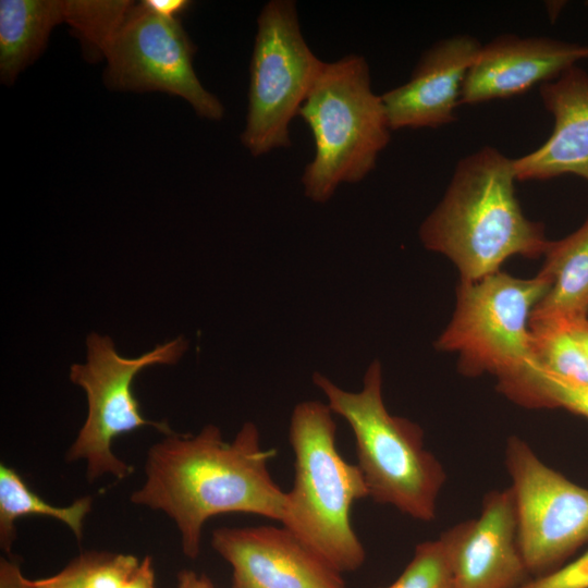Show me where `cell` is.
Here are the masks:
<instances>
[{"label": "cell", "instance_id": "obj_1", "mask_svg": "<svg viewBox=\"0 0 588 588\" xmlns=\"http://www.w3.org/2000/svg\"><path fill=\"white\" fill-rule=\"evenodd\" d=\"M257 426L245 422L231 442L205 426L196 436L170 433L148 453L146 481L131 500L161 510L176 524L186 556L200 550L204 524L226 513L255 514L282 523L286 492L273 480Z\"/></svg>", "mask_w": 588, "mask_h": 588}, {"label": "cell", "instance_id": "obj_2", "mask_svg": "<svg viewBox=\"0 0 588 588\" xmlns=\"http://www.w3.org/2000/svg\"><path fill=\"white\" fill-rule=\"evenodd\" d=\"M515 181L513 159L485 146L458 161L443 198L421 224L425 247L448 257L461 282L495 273L515 255H544L551 241L541 222L523 213Z\"/></svg>", "mask_w": 588, "mask_h": 588}, {"label": "cell", "instance_id": "obj_3", "mask_svg": "<svg viewBox=\"0 0 588 588\" xmlns=\"http://www.w3.org/2000/svg\"><path fill=\"white\" fill-rule=\"evenodd\" d=\"M332 411L319 401L298 403L291 415L294 481L282 525L340 573L358 569L366 552L351 524V507L369 497L359 467L336 449Z\"/></svg>", "mask_w": 588, "mask_h": 588}, {"label": "cell", "instance_id": "obj_4", "mask_svg": "<svg viewBox=\"0 0 588 588\" xmlns=\"http://www.w3.org/2000/svg\"><path fill=\"white\" fill-rule=\"evenodd\" d=\"M313 382L332 413L346 420L353 431L357 466L369 497L414 519L432 522L446 474L425 448L422 429L387 409L381 363H370L358 392L345 391L319 372L314 373Z\"/></svg>", "mask_w": 588, "mask_h": 588}, {"label": "cell", "instance_id": "obj_5", "mask_svg": "<svg viewBox=\"0 0 588 588\" xmlns=\"http://www.w3.org/2000/svg\"><path fill=\"white\" fill-rule=\"evenodd\" d=\"M550 285L541 272L519 279L498 271L460 282L455 311L436 347L456 353L463 375H493L502 394L532 408L537 365L529 320Z\"/></svg>", "mask_w": 588, "mask_h": 588}, {"label": "cell", "instance_id": "obj_6", "mask_svg": "<svg viewBox=\"0 0 588 588\" xmlns=\"http://www.w3.org/2000/svg\"><path fill=\"white\" fill-rule=\"evenodd\" d=\"M298 115L315 140V157L302 176L305 195L315 203L329 200L342 183L365 179L390 142L382 98L371 89L362 56L324 63Z\"/></svg>", "mask_w": 588, "mask_h": 588}, {"label": "cell", "instance_id": "obj_7", "mask_svg": "<svg viewBox=\"0 0 588 588\" xmlns=\"http://www.w3.org/2000/svg\"><path fill=\"white\" fill-rule=\"evenodd\" d=\"M323 64L302 35L295 3L269 1L257 20L246 125L241 135L253 156L291 144L290 123Z\"/></svg>", "mask_w": 588, "mask_h": 588}, {"label": "cell", "instance_id": "obj_8", "mask_svg": "<svg viewBox=\"0 0 588 588\" xmlns=\"http://www.w3.org/2000/svg\"><path fill=\"white\" fill-rule=\"evenodd\" d=\"M186 348V341L179 336L137 358H124L109 336L88 335L87 363L73 364L70 371L71 381L87 394L88 414L66 460L85 458L89 480L107 473L123 479L133 471L132 466L112 453L111 443L118 436L144 426L155 427L167 436L172 433L167 424L143 418L132 382L146 367L175 364Z\"/></svg>", "mask_w": 588, "mask_h": 588}, {"label": "cell", "instance_id": "obj_9", "mask_svg": "<svg viewBox=\"0 0 588 588\" xmlns=\"http://www.w3.org/2000/svg\"><path fill=\"white\" fill-rule=\"evenodd\" d=\"M519 548L531 577L548 574L588 544V488L544 464L517 436L507 439Z\"/></svg>", "mask_w": 588, "mask_h": 588}, {"label": "cell", "instance_id": "obj_10", "mask_svg": "<svg viewBox=\"0 0 588 588\" xmlns=\"http://www.w3.org/2000/svg\"><path fill=\"white\" fill-rule=\"evenodd\" d=\"M195 47L179 19H164L134 2L108 39L102 58L108 87L180 96L204 119L220 120L224 107L193 69Z\"/></svg>", "mask_w": 588, "mask_h": 588}, {"label": "cell", "instance_id": "obj_11", "mask_svg": "<svg viewBox=\"0 0 588 588\" xmlns=\"http://www.w3.org/2000/svg\"><path fill=\"white\" fill-rule=\"evenodd\" d=\"M211 544L232 566L231 588H346L342 573L284 526L218 528Z\"/></svg>", "mask_w": 588, "mask_h": 588}, {"label": "cell", "instance_id": "obj_12", "mask_svg": "<svg viewBox=\"0 0 588 588\" xmlns=\"http://www.w3.org/2000/svg\"><path fill=\"white\" fill-rule=\"evenodd\" d=\"M453 588H518L531 576L517 534L510 488L492 490L482 500L479 517L445 530Z\"/></svg>", "mask_w": 588, "mask_h": 588}, {"label": "cell", "instance_id": "obj_13", "mask_svg": "<svg viewBox=\"0 0 588 588\" xmlns=\"http://www.w3.org/2000/svg\"><path fill=\"white\" fill-rule=\"evenodd\" d=\"M587 59L588 45L550 37L501 35L481 46L464 81L460 105L523 94Z\"/></svg>", "mask_w": 588, "mask_h": 588}, {"label": "cell", "instance_id": "obj_14", "mask_svg": "<svg viewBox=\"0 0 588 588\" xmlns=\"http://www.w3.org/2000/svg\"><path fill=\"white\" fill-rule=\"evenodd\" d=\"M481 46L469 35H455L428 48L408 82L381 96L391 131L452 123L467 72Z\"/></svg>", "mask_w": 588, "mask_h": 588}, {"label": "cell", "instance_id": "obj_15", "mask_svg": "<svg viewBox=\"0 0 588 588\" xmlns=\"http://www.w3.org/2000/svg\"><path fill=\"white\" fill-rule=\"evenodd\" d=\"M540 96L553 131L538 149L513 159L516 181L573 174L588 182V72L574 65L541 84Z\"/></svg>", "mask_w": 588, "mask_h": 588}, {"label": "cell", "instance_id": "obj_16", "mask_svg": "<svg viewBox=\"0 0 588 588\" xmlns=\"http://www.w3.org/2000/svg\"><path fill=\"white\" fill-rule=\"evenodd\" d=\"M540 272L551 285L530 319L573 323L588 319V217L573 233L551 241Z\"/></svg>", "mask_w": 588, "mask_h": 588}, {"label": "cell", "instance_id": "obj_17", "mask_svg": "<svg viewBox=\"0 0 588 588\" xmlns=\"http://www.w3.org/2000/svg\"><path fill=\"white\" fill-rule=\"evenodd\" d=\"M66 19V0L0 1V78L5 85L36 60Z\"/></svg>", "mask_w": 588, "mask_h": 588}, {"label": "cell", "instance_id": "obj_18", "mask_svg": "<svg viewBox=\"0 0 588 588\" xmlns=\"http://www.w3.org/2000/svg\"><path fill=\"white\" fill-rule=\"evenodd\" d=\"M90 509V497L81 498L70 506H53L29 490L14 469L3 464L0 466V543L5 551H10L15 538L14 523L19 517L41 515L57 518L81 540L83 523Z\"/></svg>", "mask_w": 588, "mask_h": 588}, {"label": "cell", "instance_id": "obj_19", "mask_svg": "<svg viewBox=\"0 0 588 588\" xmlns=\"http://www.w3.org/2000/svg\"><path fill=\"white\" fill-rule=\"evenodd\" d=\"M529 328L537 369L588 384V356L564 323L530 319Z\"/></svg>", "mask_w": 588, "mask_h": 588}, {"label": "cell", "instance_id": "obj_20", "mask_svg": "<svg viewBox=\"0 0 588 588\" xmlns=\"http://www.w3.org/2000/svg\"><path fill=\"white\" fill-rule=\"evenodd\" d=\"M133 1L66 0L65 23L79 38L90 61L102 58L103 48Z\"/></svg>", "mask_w": 588, "mask_h": 588}, {"label": "cell", "instance_id": "obj_21", "mask_svg": "<svg viewBox=\"0 0 588 588\" xmlns=\"http://www.w3.org/2000/svg\"><path fill=\"white\" fill-rule=\"evenodd\" d=\"M138 564L133 555L90 552L74 559L56 576L71 588H123Z\"/></svg>", "mask_w": 588, "mask_h": 588}, {"label": "cell", "instance_id": "obj_22", "mask_svg": "<svg viewBox=\"0 0 588 588\" xmlns=\"http://www.w3.org/2000/svg\"><path fill=\"white\" fill-rule=\"evenodd\" d=\"M383 588H453L450 549L444 534L417 544L404 571Z\"/></svg>", "mask_w": 588, "mask_h": 588}, {"label": "cell", "instance_id": "obj_23", "mask_svg": "<svg viewBox=\"0 0 588 588\" xmlns=\"http://www.w3.org/2000/svg\"><path fill=\"white\" fill-rule=\"evenodd\" d=\"M536 395L538 408H564L588 419V384L537 369Z\"/></svg>", "mask_w": 588, "mask_h": 588}, {"label": "cell", "instance_id": "obj_24", "mask_svg": "<svg viewBox=\"0 0 588 588\" xmlns=\"http://www.w3.org/2000/svg\"><path fill=\"white\" fill-rule=\"evenodd\" d=\"M518 588H588V549L559 568L531 577Z\"/></svg>", "mask_w": 588, "mask_h": 588}, {"label": "cell", "instance_id": "obj_25", "mask_svg": "<svg viewBox=\"0 0 588 588\" xmlns=\"http://www.w3.org/2000/svg\"><path fill=\"white\" fill-rule=\"evenodd\" d=\"M0 588H32L29 579L24 577L20 565L13 560L0 561Z\"/></svg>", "mask_w": 588, "mask_h": 588}, {"label": "cell", "instance_id": "obj_26", "mask_svg": "<svg viewBox=\"0 0 588 588\" xmlns=\"http://www.w3.org/2000/svg\"><path fill=\"white\" fill-rule=\"evenodd\" d=\"M151 12L164 19H179L187 10L189 1L186 0H145L142 1Z\"/></svg>", "mask_w": 588, "mask_h": 588}, {"label": "cell", "instance_id": "obj_27", "mask_svg": "<svg viewBox=\"0 0 588 588\" xmlns=\"http://www.w3.org/2000/svg\"><path fill=\"white\" fill-rule=\"evenodd\" d=\"M123 588H156L152 560L146 556L124 584Z\"/></svg>", "mask_w": 588, "mask_h": 588}, {"label": "cell", "instance_id": "obj_28", "mask_svg": "<svg viewBox=\"0 0 588 588\" xmlns=\"http://www.w3.org/2000/svg\"><path fill=\"white\" fill-rule=\"evenodd\" d=\"M176 588H215L206 575H198L193 571H182L177 575Z\"/></svg>", "mask_w": 588, "mask_h": 588}, {"label": "cell", "instance_id": "obj_29", "mask_svg": "<svg viewBox=\"0 0 588 588\" xmlns=\"http://www.w3.org/2000/svg\"><path fill=\"white\" fill-rule=\"evenodd\" d=\"M564 324L569 329L574 338L577 340V342L588 356V319Z\"/></svg>", "mask_w": 588, "mask_h": 588}, {"label": "cell", "instance_id": "obj_30", "mask_svg": "<svg viewBox=\"0 0 588 588\" xmlns=\"http://www.w3.org/2000/svg\"><path fill=\"white\" fill-rule=\"evenodd\" d=\"M29 584L32 588H71L56 575L36 580L29 579Z\"/></svg>", "mask_w": 588, "mask_h": 588}]
</instances>
